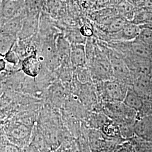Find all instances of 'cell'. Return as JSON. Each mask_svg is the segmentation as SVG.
I'll return each instance as SVG.
<instances>
[{"instance_id": "cell-7", "label": "cell", "mask_w": 152, "mask_h": 152, "mask_svg": "<svg viewBox=\"0 0 152 152\" xmlns=\"http://www.w3.org/2000/svg\"><path fill=\"white\" fill-rule=\"evenodd\" d=\"M42 65L36 54H31L23 60L22 70L24 74L31 77L38 76L41 70Z\"/></svg>"}, {"instance_id": "cell-6", "label": "cell", "mask_w": 152, "mask_h": 152, "mask_svg": "<svg viewBox=\"0 0 152 152\" xmlns=\"http://www.w3.org/2000/svg\"><path fill=\"white\" fill-rule=\"evenodd\" d=\"M140 31L141 28L140 26L129 22L119 32L113 34H109V35L113 41H131L139 37Z\"/></svg>"}, {"instance_id": "cell-3", "label": "cell", "mask_w": 152, "mask_h": 152, "mask_svg": "<svg viewBox=\"0 0 152 152\" xmlns=\"http://www.w3.org/2000/svg\"><path fill=\"white\" fill-rule=\"evenodd\" d=\"M103 109L104 113L118 125H134L137 118L136 110L127 107L123 102L104 103Z\"/></svg>"}, {"instance_id": "cell-10", "label": "cell", "mask_w": 152, "mask_h": 152, "mask_svg": "<svg viewBox=\"0 0 152 152\" xmlns=\"http://www.w3.org/2000/svg\"><path fill=\"white\" fill-rule=\"evenodd\" d=\"M129 22V21L122 16H113L102 23L101 28L104 32L113 34L120 31Z\"/></svg>"}, {"instance_id": "cell-12", "label": "cell", "mask_w": 152, "mask_h": 152, "mask_svg": "<svg viewBox=\"0 0 152 152\" xmlns=\"http://www.w3.org/2000/svg\"><path fill=\"white\" fill-rule=\"evenodd\" d=\"M123 102L127 107L136 110L138 113L142 107L144 100L134 91L130 85L129 87Z\"/></svg>"}, {"instance_id": "cell-25", "label": "cell", "mask_w": 152, "mask_h": 152, "mask_svg": "<svg viewBox=\"0 0 152 152\" xmlns=\"http://www.w3.org/2000/svg\"><path fill=\"white\" fill-rule=\"evenodd\" d=\"M137 10H141L152 12V0H144L141 6L137 9Z\"/></svg>"}, {"instance_id": "cell-27", "label": "cell", "mask_w": 152, "mask_h": 152, "mask_svg": "<svg viewBox=\"0 0 152 152\" xmlns=\"http://www.w3.org/2000/svg\"><path fill=\"white\" fill-rule=\"evenodd\" d=\"M131 5L135 6L136 9H138L144 0H127Z\"/></svg>"}, {"instance_id": "cell-13", "label": "cell", "mask_w": 152, "mask_h": 152, "mask_svg": "<svg viewBox=\"0 0 152 152\" xmlns=\"http://www.w3.org/2000/svg\"><path fill=\"white\" fill-rule=\"evenodd\" d=\"M116 10L120 16L125 18L129 22H132L137 9L127 0H122L116 5Z\"/></svg>"}, {"instance_id": "cell-30", "label": "cell", "mask_w": 152, "mask_h": 152, "mask_svg": "<svg viewBox=\"0 0 152 152\" xmlns=\"http://www.w3.org/2000/svg\"><path fill=\"white\" fill-rule=\"evenodd\" d=\"M111 1V3H112V6H114V5L116 6V5L120 2L121 1H122V0H110Z\"/></svg>"}, {"instance_id": "cell-14", "label": "cell", "mask_w": 152, "mask_h": 152, "mask_svg": "<svg viewBox=\"0 0 152 152\" xmlns=\"http://www.w3.org/2000/svg\"><path fill=\"white\" fill-rule=\"evenodd\" d=\"M57 53L59 55L60 61H64L68 63V60L70 61L71 45L66 41L65 38L59 37L57 40Z\"/></svg>"}, {"instance_id": "cell-31", "label": "cell", "mask_w": 152, "mask_h": 152, "mask_svg": "<svg viewBox=\"0 0 152 152\" xmlns=\"http://www.w3.org/2000/svg\"><path fill=\"white\" fill-rule=\"evenodd\" d=\"M90 1H91L92 2H93V3H94V2H95V0H90Z\"/></svg>"}, {"instance_id": "cell-22", "label": "cell", "mask_w": 152, "mask_h": 152, "mask_svg": "<svg viewBox=\"0 0 152 152\" xmlns=\"http://www.w3.org/2000/svg\"><path fill=\"white\" fill-rule=\"evenodd\" d=\"M5 59L6 61L16 65L19 63V57L16 52H15L12 48L10 49L5 55Z\"/></svg>"}, {"instance_id": "cell-2", "label": "cell", "mask_w": 152, "mask_h": 152, "mask_svg": "<svg viewBox=\"0 0 152 152\" xmlns=\"http://www.w3.org/2000/svg\"><path fill=\"white\" fill-rule=\"evenodd\" d=\"M87 66L90 72L92 81L95 83L114 78L108 58L100 48L98 44L95 57Z\"/></svg>"}, {"instance_id": "cell-29", "label": "cell", "mask_w": 152, "mask_h": 152, "mask_svg": "<svg viewBox=\"0 0 152 152\" xmlns=\"http://www.w3.org/2000/svg\"><path fill=\"white\" fill-rule=\"evenodd\" d=\"M24 152H39L38 150H37L36 148H31V147H28L27 148Z\"/></svg>"}, {"instance_id": "cell-19", "label": "cell", "mask_w": 152, "mask_h": 152, "mask_svg": "<svg viewBox=\"0 0 152 152\" xmlns=\"http://www.w3.org/2000/svg\"><path fill=\"white\" fill-rule=\"evenodd\" d=\"M76 76L78 80L82 84L92 81L91 73L87 65L76 68Z\"/></svg>"}, {"instance_id": "cell-11", "label": "cell", "mask_w": 152, "mask_h": 152, "mask_svg": "<svg viewBox=\"0 0 152 152\" xmlns=\"http://www.w3.org/2000/svg\"><path fill=\"white\" fill-rule=\"evenodd\" d=\"M38 19L36 15L25 16L22 30L18 35L20 39H26L32 36L37 27Z\"/></svg>"}, {"instance_id": "cell-18", "label": "cell", "mask_w": 152, "mask_h": 152, "mask_svg": "<svg viewBox=\"0 0 152 152\" xmlns=\"http://www.w3.org/2000/svg\"><path fill=\"white\" fill-rule=\"evenodd\" d=\"M29 129L25 125H16L10 131L11 137L16 140L21 141L26 139L29 135Z\"/></svg>"}, {"instance_id": "cell-15", "label": "cell", "mask_w": 152, "mask_h": 152, "mask_svg": "<svg viewBox=\"0 0 152 152\" xmlns=\"http://www.w3.org/2000/svg\"><path fill=\"white\" fill-rule=\"evenodd\" d=\"M101 129L104 136L108 138L114 139L121 136L119 125L110 118L105 123Z\"/></svg>"}, {"instance_id": "cell-4", "label": "cell", "mask_w": 152, "mask_h": 152, "mask_svg": "<svg viewBox=\"0 0 152 152\" xmlns=\"http://www.w3.org/2000/svg\"><path fill=\"white\" fill-rule=\"evenodd\" d=\"M24 0H2L0 4V27L9 20L24 13Z\"/></svg>"}, {"instance_id": "cell-28", "label": "cell", "mask_w": 152, "mask_h": 152, "mask_svg": "<svg viewBox=\"0 0 152 152\" xmlns=\"http://www.w3.org/2000/svg\"><path fill=\"white\" fill-rule=\"evenodd\" d=\"M6 60L3 58H0V73L5 71L6 68Z\"/></svg>"}, {"instance_id": "cell-21", "label": "cell", "mask_w": 152, "mask_h": 152, "mask_svg": "<svg viewBox=\"0 0 152 152\" xmlns=\"http://www.w3.org/2000/svg\"><path fill=\"white\" fill-rule=\"evenodd\" d=\"M111 152H136L132 142L129 140L117 144Z\"/></svg>"}, {"instance_id": "cell-1", "label": "cell", "mask_w": 152, "mask_h": 152, "mask_svg": "<svg viewBox=\"0 0 152 152\" xmlns=\"http://www.w3.org/2000/svg\"><path fill=\"white\" fill-rule=\"evenodd\" d=\"M96 91L100 98L105 102H123L130 86L125 82L112 79L96 83Z\"/></svg>"}, {"instance_id": "cell-32", "label": "cell", "mask_w": 152, "mask_h": 152, "mask_svg": "<svg viewBox=\"0 0 152 152\" xmlns=\"http://www.w3.org/2000/svg\"><path fill=\"white\" fill-rule=\"evenodd\" d=\"M1 1H2V0H0V4H1Z\"/></svg>"}, {"instance_id": "cell-20", "label": "cell", "mask_w": 152, "mask_h": 152, "mask_svg": "<svg viewBox=\"0 0 152 152\" xmlns=\"http://www.w3.org/2000/svg\"><path fill=\"white\" fill-rule=\"evenodd\" d=\"M140 27L141 31L137 38L152 49V29L145 27Z\"/></svg>"}, {"instance_id": "cell-23", "label": "cell", "mask_w": 152, "mask_h": 152, "mask_svg": "<svg viewBox=\"0 0 152 152\" xmlns=\"http://www.w3.org/2000/svg\"><path fill=\"white\" fill-rule=\"evenodd\" d=\"M92 6L96 10H101L112 5L110 0H95Z\"/></svg>"}, {"instance_id": "cell-16", "label": "cell", "mask_w": 152, "mask_h": 152, "mask_svg": "<svg viewBox=\"0 0 152 152\" xmlns=\"http://www.w3.org/2000/svg\"><path fill=\"white\" fill-rule=\"evenodd\" d=\"M16 37L0 32V55H4L12 49L15 44Z\"/></svg>"}, {"instance_id": "cell-24", "label": "cell", "mask_w": 152, "mask_h": 152, "mask_svg": "<svg viewBox=\"0 0 152 152\" xmlns=\"http://www.w3.org/2000/svg\"><path fill=\"white\" fill-rule=\"evenodd\" d=\"M80 33L85 38L92 37L94 35V30L88 25H83L80 29Z\"/></svg>"}, {"instance_id": "cell-5", "label": "cell", "mask_w": 152, "mask_h": 152, "mask_svg": "<svg viewBox=\"0 0 152 152\" xmlns=\"http://www.w3.org/2000/svg\"><path fill=\"white\" fill-rule=\"evenodd\" d=\"M134 130L139 139L152 142V115L137 118Z\"/></svg>"}, {"instance_id": "cell-17", "label": "cell", "mask_w": 152, "mask_h": 152, "mask_svg": "<svg viewBox=\"0 0 152 152\" xmlns=\"http://www.w3.org/2000/svg\"><path fill=\"white\" fill-rule=\"evenodd\" d=\"M132 23L139 26L152 24V12L137 10Z\"/></svg>"}, {"instance_id": "cell-26", "label": "cell", "mask_w": 152, "mask_h": 152, "mask_svg": "<svg viewBox=\"0 0 152 152\" xmlns=\"http://www.w3.org/2000/svg\"><path fill=\"white\" fill-rule=\"evenodd\" d=\"M4 152H21L19 147L15 145L9 143L6 144L3 150Z\"/></svg>"}, {"instance_id": "cell-8", "label": "cell", "mask_w": 152, "mask_h": 152, "mask_svg": "<svg viewBox=\"0 0 152 152\" xmlns=\"http://www.w3.org/2000/svg\"><path fill=\"white\" fill-rule=\"evenodd\" d=\"M70 61L75 68L87 65L85 45L83 44H73L71 45Z\"/></svg>"}, {"instance_id": "cell-9", "label": "cell", "mask_w": 152, "mask_h": 152, "mask_svg": "<svg viewBox=\"0 0 152 152\" xmlns=\"http://www.w3.org/2000/svg\"><path fill=\"white\" fill-rule=\"evenodd\" d=\"M24 13L6 22L1 27L0 32L18 37L22 30L23 20L25 18Z\"/></svg>"}]
</instances>
